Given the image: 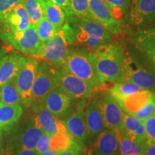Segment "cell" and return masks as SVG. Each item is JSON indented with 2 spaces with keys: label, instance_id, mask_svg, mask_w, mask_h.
I'll return each instance as SVG.
<instances>
[{
  "label": "cell",
  "instance_id": "1",
  "mask_svg": "<svg viewBox=\"0 0 155 155\" xmlns=\"http://www.w3.org/2000/svg\"><path fill=\"white\" fill-rule=\"evenodd\" d=\"M88 55L102 85L123 81L124 48L121 45L108 42L94 50H88Z\"/></svg>",
  "mask_w": 155,
  "mask_h": 155
},
{
  "label": "cell",
  "instance_id": "2",
  "mask_svg": "<svg viewBox=\"0 0 155 155\" xmlns=\"http://www.w3.org/2000/svg\"><path fill=\"white\" fill-rule=\"evenodd\" d=\"M74 34V45L94 50L103 45L111 42L112 35L94 19L72 15L66 18Z\"/></svg>",
  "mask_w": 155,
  "mask_h": 155
},
{
  "label": "cell",
  "instance_id": "3",
  "mask_svg": "<svg viewBox=\"0 0 155 155\" xmlns=\"http://www.w3.org/2000/svg\"><path fill=\"white\" fill-rule=\"evenodd\" d=\"M138 53L124 48L123 81L134 83L141 88L155 93V69L140 52Z\"/></svg>",
  "mask_w": 155,
  "mask_h": 155
},
{
  "label": "cell",
  "instance_id": "4",
  "mask_svg": "<svg viewBox=\"0 0 155 155\" xmlns=\"http://www.w3.org/2000/svg\"><path fill=\"white\" fill-rule=\"evenodd\" d=\"M73 31L65 21L53 38L43 45L40 58L56 68L63 67L71 46L74 45Z\"/></svg>",
  "mask_w": 155,
  "mask_h": 155
},
{
  "label": "cell",
  "instance_id": "5",
  "mask_svg": "<svg viewBox=\"0 0 155 155\" xmlns=\"http://www.w3.org/2000/svg\"><path fill=\"white\" fill-rule=\"evenodd\" d=\"M62 68L84 81L94 90L100 88L102 85L89 58L87 49L71 47Z\"/></svg>",
  "mask_w": 155,
  "mask_h": 155
},
{
  "label": "cell",
  "instance_id": "6",
  "mask_svg": "<svg viewBox=\"0 0 155 155\" xmlns=\"http://www.w3.org/2000/svg\"><path fill=\"white\" fill-rule=\"evenodd\" d=\"M0 38L22 53L40 58L43 45L39 38L35 25H30L23 32H10L0 30Z\"/></svg>",
  "mask_w": 155,
  "mask_h": 155
},
{
  "label": "cell",
  "instance_id": "7",
  "mask_svg": "<svg viewBox=\"0 0 155 155\" xmlns=\"http://www.w3.org/2000/svg\"><path fill=\"white\" fill-rule=\"evenodd\" d=\"M53 72L55 88L72 99L86 100L92 96L94 89L84 81L61 68L53 66Z\"/></svg>",
  "mask_w": 155,
  "mask_h": 155
},
{
  "label": "cell",
  "instance_id": "8",
  "mask_svg": "<svg viewBox=\"0 0 155 155\" xmlns=\"http://www.w3.org/2000/svg\"><path fill=\"white\" fill-rule=\"evenodd\" d=\"M38 65L37 58H27L18 73L12 79L20 95L22 104L27 108L31 106L32 89Z\"/></svg>",
  "mask_w": 155,
  "mask_h": 155
},
{
  "label": "cell",
  "instance_id": "9",
  "mask_svg": "<svg viewBox=\"0 0 155 155\" xmlns=\"http://www.w3.org/2000/svg\"><path fill=\"white\" fill-rule=\"evenodd\" d=\"M55 88L53 66L45 61L39 63L32 89L31 106L42 104L47 95Z\"/></svg>",
  "mask_w": 155,
  "mask_h": 155
},
{
  "label": "cell",
  "instance_id": "10",
  "mask_svg": "<svg viewBox=\"0 0 155 155\" xmlns=\"http://www.w3.org/2000/svg\"><path fill=\"white\" fill-rule=\"evenodd\" d=\"M127 20L139 29L155 27V0H131Z\"/></svg>",
  "mask_w": 155,
  "mask_h": 155
},
{
  "label": "cell",
  "instance_id": "11",
  "mask_svg": "<svg viewBox=\"0 0 155 155\" xmlns=\"http://www.w3.org/2000/svg\"><path fill=\"white\" fill-rule=\"evenodd\" d=\"M88 9L91 19L99 23L111 35L121 34V22L114 17L111 9L103 0H88Z\"/></svg>",
  "mask_w": 155,
  "mask_h": 155
},
{
  "label": "cell",
  "instance_id": "12",
  "mask_svg": "<svg viewBox=\"0 0 155 155\" xmlns=\"http://www.w3.org/2000/svg\"><path fill=\"white\" fill-rule=\"evenodd\" d=\"M98 104L106 129L115 131L121 129L124 112L119 102L110 94L98 99Z\"/></svg>",
  "mask_w": 155,
  "mask_h": 155
},
{
  "label": "cell",
  "instance_id": "13",
  "mask_svg": "<svg viewBox=\"0 0 155 155\" xmlns=\"http://www.w3.org/2000/svg\"><path fill=\"white\" fill-rule=\"evenodd\" d=\"M32 107L34 112L33 120L44 133L53 136L61 131H68L64 121L48 111L43 104L32 106Z\"/></svg>",
  "mask_w": 155,
  "mask_h": 155
},
{
  "label": "cell",
  "instance_id": "14",
  "mask_svg": "<svg viewBox=\"0 0 155 155\" xmlns=\"http://www.w3.org/2000/svg\"><path fill=\"white\" fill-rule=\"evenodd\" d=\"M42 134L43 131L32 119L17 137L12 139L7 150L12 152L19 150H35Z\"/></svg>",
  "mask_w": 155,
  "mask_h": 155
},
{
  "label": "cell",
  "instance_id": "15",
  "mask_svg": "<svg viewBox=\"0 0 155 155\" xmlns=\"http://www.w3.org/2000/svg\"><path fill=\"white\" fill-rule=\"evenodd\" d=\"M85 100L82 105L78 106L77 110L70 114L64 121L66 129L73 139L78 143L84 145L88 141V132L85 119Z\"/></svg>",
  "mask_w": 155,
  "mask_h": 155
},
{
  "label": "cell",
  "instance_id": "16",
  "mask_svg": "<svg viewBox=\"0 0 155 155\" xmlns=\"http://www.w3.org/2000/svg\"><path fill=\"white\" fill-rule=\"evenodd\" d=\"M131 41L155 69V27L139 29L132 35Z\"/></svg>",
  "mask_w": 155,
  "mask_h": 155
},
{
  "label": "cell",
  "instance_id": "17",
  "mask_svg": "<svg viewBox=\"0 0 155 155\" xmlns=\"http://www.w3.org/2000/svg\"><path fill=\"white\" fill-rule=\"evenodd\" d=\"M85 119L88 132L87 141L94 142L96 137L106 129L98 106V99L92 101L85 110Z\"/></svg>",
  "mask_w": 155,
  "mask_h": 155
},
{
  "label": "cell",
  "instance_id": "18",
  "mask_svg": "<svg viewBox=\"0 0 155 155\" xmlns=\"http://www.w3.org/2000/svg\"><path fill=\"white\" fill-rule=\"evenodd\" d=\"M1 30L10 32H23L30 25V18L22 2L17 5L1 23Z\"/></svg>",
  "mask_w": 155,
  "mask_h": 155
},
{
  "label": "cell",
  "instance_id": "19",
  "mask_svg": "<svg viewBox=\"0 0 155 155\" xmlns=\"http://www.w3.org/2000/svg\"><path fill=\"white\" fill-rule=\"evenodd\" d=\"M93 146L94 155H120L116 131L105 129L95 139Z\"/></svg>",
  "mask_w": 155,
  "mask_h": 155
},
{
  "label": "cell",
  "instance_id": "20",
  "mask_svg": "<svg viewBox=\"0 0 155 155\" xmlns=\"http://www.w3.org/2000/svg\"><path fill=\"white\" fill-rule=\"evenodd\" d=\"M155 96V93L142 89L140 91L131 94L123 99L117 101L124 112L135 116L146 106Z\"/></svg>",
  "mask_w": 155,
  "mask_h": 155
},
{
  "label": "cell",
  "instance_id": "21",
  "mask_svg": "<svg viewBox=\"0 0 155 155\" xmlns=\"http://www.w3.org/2000/svg\"><path fill=\"white\" fill-rule=\"evenodd\" d=\"M72 98L57 88L53 89L43 101V106L54 115L60 116L66 112L71 106Z\"/></svg>",
  "mask_w": 155,
  "mask_h": 155
},
{
  "label": "cell",
  "instance_id": "22",
  "mask_svg": "<svg viewBox=\"0 0 155 155\" xmlns=\"http://www.w3.org/2000/svg\"><path fill=\"white\" fill-rule=\"evenodd\" d=\"M26 58L16 53H7L0 64V86L14 78Z\"/></svg>",
  "mask_w": 155,
  "mask_h": 155
},
{
  "label": "cell",
  "instance_id": "23",
  "mask_svg": "<svg viewBox=\"0 0 155 155\" xmlns=\"http://www.w3.org/2000/svg\"><path fill=\"white\" fill-rule=\"evenodd\" d=\"M23 113L21 105H11L0 102V128L9 131L16 124Z\"/></svg>",
  "mask_w": 155,
  "mask_h": 155
},
{
  "label": "cell",
  "instance_id": "24",
  "mask_svg": "<svg viewBox=\"0 0 155 155\" xmlns=\"http://www.w3.org/2000/svg\"><path fill=\"white\" fill-rule=\"evenodd\" d=\"M122 129L138 143H144L146 140V133L142 121L127 113L124 114Z\"/></svg>",
  "mask_w": 155,
  "mask_h": 155
},
{
  "label": "cell",
  "instance_id": "25",
  "mask_svg": "<svg viewBox=\"0 0 155 155\" xmlns=\"http://www.w3.org/2000/svg\"><path fill=\"white\" fill-rule=\"evenodd\" d=\"M119 140L120 155H141L144 150V143H138L129 137L123 129L116 131Z\"/></svg>",
  "mask_w": 155,
  "mask_h": 155
},
{
  "label": "cell",
  "instance_id": "26",
  "mask_svg": "<svg viewBox=\"0 0 155 155\" xmlns=\"http://www.w3.org/2000/svg\"><path fill=\"white\" fill-rule=\"evenodd\" d=\"M45 16L56 30H58L66 21V16L61 7L50 0H45Z\"/></svg>",
  "mask_w": 155,
  "mask_h": 155
},
{
  "label": "cell",
  "instance_id": "27",
  "mask_svg": "<svg viewBox=\"0 0 155 155\" xmlns=\"http://www.w3.org/2000/svg\"><path fill=\"white\" fill-rule=\"evenodd\" d=\"M22 3L30 18V25L36 26L45 17V0H23Z\"/></svg>",
  "mask_w": 155,
  "mask_h": 155
},
{
  "label": "cell",
  "instance_id": "28",
  "mask_svg": "<svg viewBox=\"0 0 155 155\" xmlns=\"http://www.w3.org/2000/svg\"><path fill=\"white\" fill-rule=\"evenodd\" d=\"M142 90L140 87L134 83L127 81L115 83L110 91V94L116 101H120L131 94Z\"/></svg>",
  "mask_w": 155,
  "mask_h": 155
},
{
  "label": "cell",
  "instance_id": "29",
  "mask_svg": "<svg viewBox=\"0 0 155 155\" xmlns=\"http://www.w3.org/2000/svg\"><path fill=\"white\" fill-rule=\"evenodd\" d=\"M75 142V141L68 131H61L51 137L50 150L61 153L68 150Z\"/></svg>",
  "mask_w": 155,
  "mask_h": 155
},
{
  "label": "cell",
  "instance_id": "30",
  "mask_svg": "<svg viewBox=\"0 0 155 155\" xmlns=\"http://www.w3.org/2000/svg\"><path fill=\"white\" fill-rule=\"evenodd\" d=\"M1 103L11 105H21L22 99L12 79L1 86Z\"/></svg>",
  "mask_w": 155,
  "mask_h": 155
},
{
  "label": "cell",
  "instance_id": "31",
  "mask_svg": "<svg viewBox=\"0 0 155 155\" xmlns=\"http://www.w3.org/2000/svg\"><path fill=\"white\" fill-rule=\"evenodd\" d=\"M108 6L114 17L121 22V20L129 10L131 0H103Z\"/></svg>",
  "mask_w": 155,
  "mask_h": 155
},
{
  "label": "cell",
  "instance_id": "32",
  "mask_svg": "<svg viewBox=\"0 0 155 155\" xmlns=\"http://www.w3.org/2000/svg\"><path fill=\"white\" fill-rule=\"evenodd\" d=\"M36 28L38 37L42 45L45 44L50 39L53 38L57 32L45 16L36 25Z\"/></svg>",
  "mask_w": 155,
  "mask_h": 155
},
{
  "label": "cell",
  "instance_id": "33",
  "mask_svg": "<svg viewBox=\"0 0 155 155\" xmlns=\"http://www.w3.org/2000/svg\"><path fill=\"white\" fill-rule=\"evenodd\" d=\"M73 15L91 19L88 9V0H69Z\"/></svg>",
  "mask_w": 155,
  "mask_h": 155
},
{
  "label": "cell",
  "instance_id": "34",
  "mask_svg": "<svg viewBox=\"0 0 155 155\" xmlns=\"http://www.w3.org/2000/svg\"><path fill=\"white\" fill-rule=\"evenodd\" d=\"M145 133H146V140L147 144H155V113L147 118L144 121Z\"/></svg>",
  "mask_w": 155,
  "mask_h": 155
},
{
  "label": "cell",
  "instance_id": "35",
  "mask_svg": "<svg viewBox=\"0 0 155 155\" xmlns=\"http://www.w3.org/2000/svg\"><path fill=\"white\" fill-rule=\"evenodd\" d=\"M23 0H0V24L10 12Z\"/></svg>",
  "mask_w": 155,
  "mask_h": 155
},
{
  "label": "cell",
  "instance_id": "36",
  "mask_svg": "<svg viewBox=\"0 0 155 155\" xmlns=\"http://www.w3.org/2000/svg\"><path fill=\"white\" fill-rule=\"evenodd\" d=\"M51 137L48 134L44 133L42 134L40 139H39L38 143H37L35 148V152L36 155H40L42 153H44L46 151L50 150V144Z\"/></svg>",
  "mask_w": 155,
  "mask_h": 155
},
{
  "label": "cell",
  "instance_id": "37",
  "mask_svg": "<svg viewBox=\"0 0 155 155\" xmlns=\"http://www.w3.org/2000/svg\"><path fill=\"white\" fill-rule=\"evenodd\" d=\"M84 152V145L75 142L68 150L60 153L58 155H82Z\"/></svg>",
  "mask_w": 155,
  "mask_h": 155
},
{
  "label": "cell",
  "instance_id": "38",
  "mask_svg": "<svg viewBox=\"0 0 155 155\" xmlns=\"http://www.w3.org/2000/svg\"><path fill=\"white\" fill-rule=\"evenodd\" d=\"M50 1H51L52 2L55 4L56 5L59 6L60 7L63 9L65 16H66V18L73 15L69 0H50Z\"/></svg>",
  "mask_w": 155,
  "mask_h": 155
},
{
  "label": "cell",
  "instance_id": "39",
  "mask_svg": "<svg viewBox=\"0 0 155 155\" xmlns=\"http://www.w3.org/2000/svg\"><path fill=\"white\" fill-rule=\"evenodd\" d=\"M0 155H36V154L34 150H19L15 152H12L6 149Z\"/></svg>",
  "mask_w": 155,
  "mask_h": 155
},
{
  "label": "cell",
  "instance_id": "40",
  "mask_svg": "<svg viewBox=\"0 0 155 155\" xmlns=\"http://www.w3.org/2000/svg\"><path fill=\"white\" fill-rule=\"evenodd\" d=\"M141 155H155V144H147L144 141V150Z\"/></svg>",
  "mask_w": 155,
  "mask_h": 155
},
{
  "label": "cell",
  "instance_id": "41",
  "mask_svg": "<svg viewBox=\"0 0 155 155\" xmlns=\"http://www.w3.org/2000/svg\"><path fill=\"white\" fill-rule=\"evenodd\" d=\"M7 53H8V52L7 51L6 49H4V48L0 49V64H1L2 61H3L4 58H5V56L7 55Z\"/></svg>",
  "mask_w": 155,
  "mask_h": 155
},
{
  "label": "cell",
  "instance_id": "42",
  "mask_svg": "<svg viewBox=\"0 0 155 155\" xmlns=\"http://www.w3.org/2000/svg\"><path fill=\"white\" fill-rule=\"evenodd\" d=\"M60 153L55 152V151L54 150H48V151H46V152L42 153V154H41L40 155H58Z\"/></svg>",
  "mask_w": 155,
  "mask_h": 155
},
{
  "label": "cell",
  "instance_id": "43",
  "mask_svg": "<svg viewBox=\"0 0 155 155\" xmlns=\"http://www.w3.org/2000/svg\"><path fill=\"white\" fill-rule=\"evenodd\" d=\"M3 139H2V129L0 128V153L4 151L3 148Z\"/></svg>",
  "mask_w": 155,
  "mask_h": 155
},
{
  "label": "cell",
  "instance_id": "44",
  "mask_svg": "<svg viewBox=\"0 0 155 155\" xmlns=\"http://www.w3.org/2000/svg\"><path fill=\"white\" fill-rule=\"evenodd\" d=\"M82 155H94V154H93L92 152H86V153L83 152V154Z\"/></svg>",
  "mask_w": 155,
  "mask_h": 155
},
{
  "label": "cell",
  "instance_id": "45",
  "mask_svg": "<svg viewBox=\"0 0 155 155\" xmlns=\"http://www.w3.org/2000/svg\"><path fill=\"white\" fill-rule=\"evenodd\" d=\"M2 100V94H1V86H0V102Z\"/></svg>",
  "mask_w": 155,
  "mask_h": 155
}]
</instances>
